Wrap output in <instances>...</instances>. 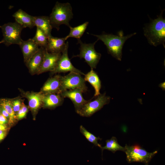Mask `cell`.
<instances>
[{"label": "cell", "instance_id": "cell-1", "mask_svg": "<svg viewBox=\"0 0 165 165\" xmlns=\"http://www.w3.org/2000/svg\"><path fill=\"white\" fill-rule=\"evenodd\" d=\"M136 33L123 36L122 32H120L118 35L103 33L100 35L91 34L103 42L106 46L108 53L119 61H121L122 55V49L126 41Z\"/></svg>", "mask_w": 165, "mask_h": 165}, {"label": "cell", "instance_id": "cell-2", "mask_svg": "<svg viewBox=\"0 0 165 165\" xmlns=\"http://www.w3.org/2000/svg\"><path fill=\"white\" fill-rule=\"evenodd\" d=\"M144 34L151 45L156 46L162 44L165 47V19L162 16V13L146 26Z\"/></svg>", "mask_w": 165, "mask_h": 165}, {"label": "cell", "instance_id": "cell-3", "mask_svg": "<svg viewBox=\"0 0 165 165\" xmlns=\"http://www.w3.org/2000/svg\"><path fill=\"white\" fill-rule=\"evenodd\" d=\"M73 17L72 8L68 3H61L57 2L49 16L52 28L59 30V26L65 24L69 27V22Z\"/></svg>", "mask_w": 165, "mask_h": 165}, {"label": "cell", "instance_id": "cell-4", "mask_svg": "<svg viewBox=\"0 0 165 165\" xmlns=\"http://www.w3.org/2000/svg\"><path fill=\"white\" fill-rule=\"evenodd\" d=\"M124 152L126 155L127 161L141 162L148 165L152 159L157 153V151L149 152L138 145L130 146L126 145Z\"/></svg>", "mask_w": 165, "mask_h": 165}, {"label": "cell", "instance_id": "cell-5", "mask_svg": "<svg viewBox=\"0 0 165 165\" xmlns=\"http://www.w3.org/2000/svg\"><path fill=\"white\" fill-rule=\"evenodd\" d=\"M3 38L1 41L6 46L12 44L20 45L23 40L21 33L23 27L16 22L5 24L1 27Z\"/></svg>", "mask_w": 165, "mask_h": 165}, {"label": "cell", "instance_id": "cell-6", "mask_svg": "<svg viewBox=\"0 0 165 165\" xmlns=\"http://www.w3.org/2000/svg\"><path fill=\"white\" fill-rule=\"evenodd\" d=\"M78 40V43L80 45V53L73 57L84 59L91 69L95 68L101 57V54L97 52L94 48L95 45L98 40L93 43L88 44L83 43L80 39Z\"/></svg>", "mask_w": 165, "mask_h": 165}, {"label": "cell", "instance_id": "cell-7", "mask_svg": "<svg viewBox=\"0 0 165 165\" xmlns=\"http://www.w3.org/2000/svg\"><path fill=\"white\" fill-rule=\"evenodd\" d=\"M110 97L106 95L105 93L100 94L93 101L89 100L76 112L83 117H89L100 110L105 105L108 104Z\"/></svg>", "mask_w": 165, "mask_h": 165}, {"label": "cell", "instance_id": "cell-8", "mask_svg": "<svg viewBox=\"0 0 165 165\" xmlns=\"http://www.w3.org/2000/svg\"><path fill=\"white\" fill-rule=\"evenodd\" d=\"M81 75L75 72H70L61 78V93L65 90L79 89L82 90L84 92L87 91L84 78ZM61 94V93H60Z\"/></svg>", "mask_w": 165, "mask_h": 165}, {"label": "cell", "instance_id": "cell-9", "mask_svg": "<svg viewBox=\"0 0 165 165\" xmlns=\"http://www.w3.org/2000/svg\"><path fill=\"white\" fill-rule=\"evenodd\" d=\"M68 42H67L55 69L50 72L51 73L53 74L57 73L70 72H75L81 75H85L84 73L76 68L72 64L68 55Z\"/></svg>", "mask_w": 165, "mask_h": 165}, {"label": "cell", "instance_id": "cell-10", "mask_svg": "<svg viewBox=\"0 0 165 165\" xmlns=\"http://www.w3.org/2000/svg\"><path fill=\"white\" fill-rule=\"evenodd\" d=\"M83 92L82 90L76 89L64 91L60 94L63 98H68L71 100L76 112L89 101L85 100L83 97L82 95Z\"/></svg>", "mask_w": 165, "mask_h": 165}, {"label": "cell", "instance_id": "cell-11", "mask_svg": "<svg viewBox=\"0 0 165 165\" xmlns=\"http://www.w3.org/2000/svg\"><path fill=\"white\" fill-rule=\"evenodd\" d=\"M61 53H52L48 52L46 49L43 61L37 74L44 72H53L55 69Z\"/></svg>", "mask_w": 165, "mask_h": 165}, {"label": "cell", "instance_id": "cell-12", "mask_svg": "<svg viewBox=\"0 0 165 165\" xmlns=\"http://www.w3.org/2000/svg\"><path fill=\"white\" fill-rule=\"evenodd\" d=\"M62 77L57 75L48 79L40 92L43 95L53 93L60 94Z\"/></svg>", "mask_w": 165, "mask_h": 165}, {"label": "cell", "instance_id": "cell-13", "mask_svg": "<svg viewBox=\"0 0 165 165\" xmlns=\"http://www.w3.org/2000/svg\"><path fill=\"white\" fill-rule=\"evenodd\" d=\"M46 48L40 47L38 50L28 60L26 65L31 75L38 73L42 65Z\"/></svg>", "mask_w": 165, "mask_h": 165}, {"label": "cell", "instance_id": "cell-14", "mask_svg": "<svg viewBox=\"0 0 165 165\" xmlns=\"http://www.w3.org/2000/svg\"><path fill=\"white\" fill-rule=\"evenodd\" d=\"M19 46L22 52L25 64L39 49L38 46L32 38L26 41L23 40Z\"/></svg>", "mask_w": 165, "mask_h": 165}, {"label": "cell", "instance_id": "cell-15", "mask_svg": "<svg viewBox=\"0 0 165 165\" xmlns=\"http://www.w3.org/2000/svg\"><path fill=\"white\" fill-rule=\"evenodd\" d=\"M65 38L54 37L52 35L48 38V43L46 49L52 53H61L65 47Z\"/></svg>", "mask_w": 165, "mask_h": 165}, {"label": "cell", "instance_id": "cell-16", "mask_svg": "<svg viewBox=\"0 0 165 165\" xmlns=\"http://www.w3.org/2000/svg\"><path fill=\"white\" fill-rule=\"evenodd\" d=\"M22 95L28 101L29 106L31 111L36 112L42 105L43 95L40 92H22Z\"/></svg>", "mask_w": 165, "mask_h": 165}, {"label": "cell", "instance_id": "cell-17", "mask_svg": "<svg viewBox=\"0 0 165 165\" xmlns=\"http://www.w3.org/2000/svg\"><path fill=\"white\" fill-rule=\"evenodd\" d=\"M13 16L15 18L16 22L24 28L28 27L31 28L35 26L34 16L29 15L21 9L15 12Z\"/></svg>", "mask_w": 165, "mask_h": 165}, {"label": "cell", "instance_id": "cell-18", "mask_svg": "<svg viewBox=\"0 0 165 165\" xmlns=\"http://www.w3.org/2000/svg\"><path fill=\"white\" fill-rule=\"evenodd\" d=\"M64 98L60 94H49L43 95L42 105L45 108H54L62 105Z\"/></svg>", "mask_w": 165, "mask_h": 165}, {"label": "cell", "instance_id": "cell-19", "mask_svg": "<svg viewBox=\"0 0 165 165\" xmlns=\"http://www.w3.org/2000/svg\"><path fill=\"white\" fill-rule=\"evenodd\" d=\"M35 26L41 30L48 38L51 35L52 28L49 17L46 16H34Z\"/></svg>", "mask_w": 165, "mask_h": 165}, {"label": "cell", "instance_id": "cell-20", "mask_svg": "<svg viewBox=\"0 0 165 165\" xmlns=\"http://www.w3.org/2000/svg\"><path fill=\"white\" fill-rule=\"evenodd\" d=\"M84 79L85 81L88 82L94 87L95 90L94 97L98 96L101 94V82L96 72L93 69H91L90 72L85 75Z\"/></svg>", "mask_w": 165, "mask_h": 165}, {"label": "cell", "instance_id": "cell-21", "mask_svg": "<svg viewBox=\"0 0 165 165\" xmlns=\"http://www.w3.org/2000/svg\"><path fill=\"white\" fill-rule=\"evenodd\" d=\"M88 24V22L86 21L75 27L70 26L69 27L70 29V32L65 37L66 40L71 37L76 38L77 40L80 39L85 31Z\"/></svg>", "mask_w": 165, "mask_h": 165}, {"label": "cell", "instance_id": "cell-22", "mask_svg": "<svg viewBox=\"0 0 165 165\" xmlns=\"http://www.w3.org/2000/svg\"><path fill=\"white\" fill-rule=\"evenodd\" d=\"M106 145L104 147L102 146L101 148L102 154L103 150L105 149L110 151L114 153L118 150L124 151V147L120 145L117 138L115 137H112L110 139L106 140Z\"/></svg>", "mask_w": 165, "mask_h": 165}, {"label": "cell", "instance_id": "cell-23", "mask_svg": "<svg viewBox=\"0 0 165 165\" xmlns=\"http://www.w3.org/2000/svg\"><path fill=\"white\" fill-rule=\"evenodd\" d=\"M48 38L43 31L37 28L35 34L32 39L39 47L46 48L48 43Z\"/></svg>", "mask_w": 165, "mask_h": 165}, {"label": "cell", "instance_id": "cell-24", "mask_svg": "<svg viewBox=\"0 0 165 165\" xmlns=\"http://www.w3.org/2000/svg\"><path fill=\"white\" fill-rule=\"evenodd\" d=\"M0 105L6 110L9 114V121L13 123L16 116L14 112L11 103V99H2L0 101Z\"/></svg>", "mask_w": 165, "mask_h": 165}, {"label": "cell", "instance_id": "cell-25", "mask_svg": "<svg viewBox=\"0 0 165 165\" xmlns=\"http://www.w3.org/2000/svg\"><path fill=\"white\" fill-rule=\"evenodd\" d=\"M80 131L90 142L93 144L95 146H98L100 148L102 146L98 142V140H101V139L99 137H96L93 134L89 132L82 125L80 127Z\"/></svg>", "mask_w": 165, "mask_h": 165}, {"label": "cell", "instance_id": "cell-26", "mask_svg": "<svg viewBox=\"0 0 165 165\" xmlns=\"http://www.w3.org/2000/svg\"><path fill=\"white\" fill-rule=\"evenodd\" d=\"M21 100L20 99L18 98H15L13 100L11 99L13 108L15 114H17L21 108L23 102L21 103Z\"/></svg>", "mask_w": 165, "mask_h": 165}, {"label": "cell", "instance_id": "cell-27", "mask_svg": "<svg viewBox=\"0 0 165 165\" xmlns=\"http://www.w3.org/2000/svg\"><path fill=\"white\" fill-rule=\"evenodd\" d=\"M28 111V107L22 103L21 108L17 114L16 117L17 119H20L25 117Z\"/></svg>", "mask_w": 165, "mask_h": 165}, {"label": "cell", "instance_id": "cell-28", "mask_svg": "<svg viewBox=\"0 0 165 165\" xmlns=\"http://www.w3.org/2000/svg\"><path fill=\"white\" fill-rule=\"evenodd\" d=\"M1 113L6 119L8 120H9V114L6 110L2 106Z\"/></svg>", "mask_w": 165, "mask_h": 165}, {"label": "cell", "instance_id": "cell-29", "mask_svg": "<svg viewBox=\"0 0 165 165\" xmlns=\"http://www.w3.org/2000/svg\"><path fill=\"white\" fill-rule=\"evenodd\" d=\"M8 122V120L1 113L0 114V124L5 125Z\"/></svg>", "mask_w": 165, "mask_h": 165}, {"label": "cell", "instance_id": "cell-30", "mask_svg": "<svg viewBox=\"0 0 165 165\" xmlns=\"http://www.w3.org/2000/svg\"><path fill=\"white\" fill-rule=\"evenodd\" d=\"M6 136V133L4 130H0V141L3 140Z\"/></svg>", "mask_w": 165, "mask_h": 165}, {"label": "cell", "instance_id": "cell-31", "mask_svg": "<svg viewBox=\"0 0 165 165\" xmlns=\"http://www.w3.org/2000/svg\"><path fill=\"white\" fill-rule=\"evenodd\" d=\"M6 129V127L5 125L0 124V130L5 131Z\"/></svg>", "mask_w": 165, "mask_h": 165}, {"label": "cell", "instance_id": "cell-32", "mask_svg": "<svg viewBox=\"0 0 165 165\" xmlns=\"http://www.w3.org/2000/svg\"><path fill=\"white\" fill-rule=\"evenodd\" d=\"M159 86L161 88L162 90H164L165 89V82L160 83L159 85Z\"/></svg>", "mask_w": 165, "mask_h": 165}, {"label": "cell", "instance_id": "cell-33", "mask_svg": "<svg viewBox=\"0 0 165 165\" xmlns=\"http://www.w3.org/2000/svg\"><path fill=\"white\" fill-rule=\"evenodd\" d=\"M2 109V106L0 104V114H1Z\"/></svg>", "mask_w": 165, "mask_h": 165}]
</instances>
